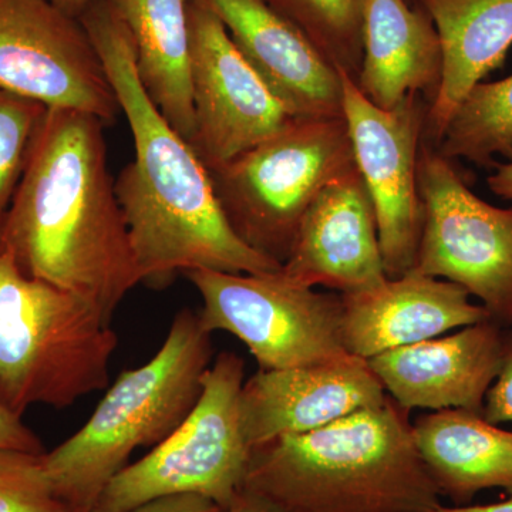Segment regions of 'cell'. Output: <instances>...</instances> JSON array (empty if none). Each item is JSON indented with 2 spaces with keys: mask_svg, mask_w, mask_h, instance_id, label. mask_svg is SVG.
<instances>
[{
  "mask_svg": "<svg viewBox=\"0 0 512 512\" xmlns=\"http://www.w3.org/2000/svg\"><path fill=\"white\" fill-rule=\"evenodd\" d=\"M128 121L134 160L114 181L141 282L190 271L272 274L282 265L248 247L222 211L208 168L165 119L138 77L133 40L110 0L79 18Z\"/></svg>",
  "mask_w": 512,
  "mask_h": 512,
  "instance_id": "cell-1",
  "label": "cell"
},
{
  "mask_svg": "<svg viewBox=\"0 0 512 512\" xmlns=\"http://www.w3.org/2000/svg\"><path fill=\"white\" fill-rule=\"evenodd\" d=\"M104 126L83 111H47L3 218L0 248L26 275L74 293L111 325L141 276L107 167Z\"/></svg>",
  "mask_w": 512,
  "mask_h": 512,
  "instance_id": "cell-2",
  "label": "cell"
},
{
  "mask_svg": "<svg viewBox=\"0 0 512 512\" xmlns=\"http://www.w3.org/2000/svg\"><path fill=\"white\" fill-rule=\"evenodd\" d=\"M409 413L387 394L380 406L259 444L244 490L285 512H434L441 497Z\"/></svg>",
  "mask_w": 512,
  "mask_h": 512,
  "instance_id": "cell-3",
  "label": "cell"
},
{
  "mask_svg": "<svg viewBox=\"0 0 512 512\" xmlns=\"http://www.w3.org/2000/svg\"><path fill=\"white\" fill-rule=\"evenodd\" d=\"M212 359L200 315L178 312L153 359L120 373L82 429L45 453L56 493L73 512H93L137 448L156 447L181 426L200 400Z\"/></svg>",
  "mask_w": 512,
  "mask_h": 512,
  "instance_id": "cell-4",
  "label": "cell"
},
{
  "mask_svg": "<svg viewBox=\"0 0 512 512\" xmlns=\"http://www.w3.org/2000/svg\"><path fill=\"white\" fill-rule=\"evenodd\" d=\"M117 343L93 305L26 275L0 248V406L62 410L106 389Z\"/></svg>",
  "mask_w": 512,
  "mask_h": 512,
  "instance_id": "cell-5",
  "label": "cell"
},
{
  "mask_svg": "<svg viewBox=\"0 0 512 512\" xmlns=\"http://www.w3.org/2000/svg\"><path fill=\"white\" fill-rule=\"evenodd\" d=\"M353 168L352 141L345 117H340L293 120L210 174L235 234L284 265L312 202Z\"/></svg>",
  "mask_w": 512,
  "mask_h": 512,
  "instance_id": "cell-6",
  "label": "cell"
},
{
  "mask_svg": "<svg viewBox=\"0 0 512 512\" xmlns=\"http://www.w3.org/2000/svg\"><path fill=\"white\" fill-rule=\"evenodd\" d=\"M245 362L215 357L192 412L146 457L107 484L93 512H124L154 498L198 494L229 508L244 490L252 448L241 423Z\"/></svg>",
  "mask_w": 512,
  "mask_h": 512,
  "instance_id": "cell-7",
  "label": "cell"
},
{
  "mask_svg": "<svg viewBox=\"0 0 512 512\" xmlns=\"http://www.w3.org/2000/svg\"><path fill=\"white\" fill-rule=\"evenodd\" d=\"M198 312L211 335L228 332L247 346L259 370L291 369L349 356L342 339V296L295 284L279 272L190 271Z\"/></svg>",
  "mask_w": 512,
  "mask_h": 512,
  "instance_id": "cell-8",
  "label": "cell"
},
{
  "mask_svg": "<svg viewBox=\"0 0 512 512\" xmlns=\"http://www.w3.org/2000/svg\"><path fill=\"white\" fill-rule=\"evenodd\" d=\"M417 175L423 231L412 271L463 286L493 322L512 326V208L477 197L424 140Z\"/></svg>",
  "mask_w": 512,
  "mask_h": 512,
  "instance_id": "cell-9",
  "label": "cell"
},
{
  "mask_svg": "<svg viewBox=\"0 0 512 512\" xmlns=\"http://www.w3.org/2000/svg\"><path fill=\"white\" fill-rule=\"evenodd\" d=\"M339 72L343 117L375 208L384 271L389 279L400 278L416 264L423 231L417 165L430 104L410 94L393 110L380 109L349 74Z\"/></svg>",
  "mask_w": 512,
  "mask_h": 512,
  "instance_id": "cell-10",
  "label": "cell"
},
{
  "mask_svg": "<svg viewBox=\"0 0 512 512\" xmlns=\"http://www.w3.org/2000/svg\"><path fill=\"white\" fill-rule=\"evenodd\" d=\"M0 89L106 124L121 111L82 22L50 0H0Z\"/></svg>",
  "mask_w": 512,
  "mask_h": 512,
  "instance_id": "cell-11",
  "label": "cell"
},
{
  "mask_svg": "<svg viewBox=\"0 0 512 512\" xmlns=\"http://www.w3.org/2000/svg\"><path fill=\"white\" fill-rule=\"evenodd\" d=\"M194 136L208 168L217 170L293 120L232 42L224 23L201 0L188 3Z\"/></svg>",
  "mask_w": 512,
  "mask_h": 512,
  "instance_id": "cell-12",
  "label": "cell"
},
{
  "mask_svg": "<svg viewBox=\"0 0 512 512\" xmlns=\"http://www.w3.org/2000/svg\"><path fill=\"white\" fill-rule=\"evenodd\" d=\"M286 113L296 120L343 117L338 67L268 0H201Z\"/></svg>",
  "mask_w": 512,
  "mask_h": 512,
  "instance_id": "cell-13",
  "label": "cell"
},
{
  "mask_svg": "<svg viewBox=\"0 0 512 512\" xmlns=\"http://www.w3.org/2000/svg\"><path fill=\"white\" fill-rule=\"evenodd\" d=\"M386 399V390L366 360L352 355L291 369L259 370L242 386V430L254 448L320 429Z\"/></svg>",
  "mask_w": 512,
  "mask_h": 512,
  "instance_id": "cell-14",
  "label": "cell"
},
{
  "mask_svg": "<svg viewBox=\"0 0 512 512\" xmlns=\"http://www.w3.org/2000/svg\"><path fill=\"white\" fill-rule=\"evenodd\" d=\"M282 274L350 295L387 281L375 208L357 168L326 185L303 217Z\"/></svg>",
  "mask_w": 512,
  "mask_h": 512,
  "instance_id": "cell-15",
  "label": "cell"
},
{
  "mask_svg": "<svg viewBox=\"0 0 512 512\" xmlns=\"http://www.w3.org/2000/svg\"><path fill=\"white\" fill-rule=\"evenodd\" d=\"M504 330L488 319L367 359L386 393L406 409L483 413L485 396L500 372Z\"/></svg>",
  "mask_w": 512,
  "mask_h": 512,
  "instance_id": "cell-16",
  "label": "cell"
},
{
  "mask_svg": "<svg viewBox=\"0 0 512 512\" xmlns=\"http://www.w3.org/2000/svg\"><path fill=\"white\" fill-rule=\"evenodd\" d=\"M340 296L343 345L365 360L491 319L463 286L414 271L372 291Z\"/></svg>",
  "mask_w": 512,
  "mask_h": 512,
  "instance_id": "cell-17",
  "label": "cell"
},
{
  "mask_svg": "<svg viewBox=\"0 0 512 512\" xmlns=\"http://www.w3.org/2000/svg\"><path fill=\"white\" fill-rule=\"evenodd\" d=\"M443 53L436 26L419 3L367 0L363 60L355 80L375 106L393 110L410 94L433 101Z\"/></svg>",
  "mask_w": 512,
  "mask_h": 512,
  "instance_id": "cell-18",
  "label": "cell"
},
{
  "mask_svg": "<svg viewBox=\"0 0 512 512\" xmlns=\"http://www.w3.org/2000/svg\"><path fill=\"white\" fill-rule=\"evenodd\" d=\"M441 43L443 70L427 111L424 141L437 147L461 101L500 69L512 46V0H417Z\"/></svg>",
  "mask_w": 512,
  "mask_h": 512,
  "instance_id": "cell-19",
  "label": "cell"
},
{
  "mask_svg": "<svg viewBox=\"0 0 512 512\" xmlns=\"http://www.w3.org/2000/svg\"><path fill=\"white\" fill-rule=\"evenodd\" d=\"M414 444L440 497L456 507L470 505L488 488L512 495V431L483 413L446 409L413 423Z\"/></svg>",
  "mask_w": 512,
  "mask_h": 512,
  "instance_id": "cell-20",
  "label": "cell"
},
{
  "mask_svg": "<svg viewBox=\"0 0 512 512\" xmlns=\"http://www.w3.org/2000/svg\"><path fill=\"white\" fill-rule=\"evenodd\" d=\"M133 40L138 77L165 119L190 143V0H110Z\"/></svg>",
  "mask_w": 512,
  "mask_h": 512,
  "instance_id": "cell-21",
  "label": "cell"
},
{
  "mask_svg": "<svg viewBox=\"0 0 512 512\" xmlns=\"http://www.w3.org/2000/svg\"><path fill=\"white\" fill-rule=\"evenodd\" d=\"M436 150L447 160L466 158L483 167H495L494 156L512 161V76L474 86Z\"/></svg>",
  "mask_w": 512,
  "mask_h": 512,
  "instance_id": "cell-22",
  "label": "cell"
},
{
  "mask_svg": "<svg viewBox=\"0 0 512 512\" xmlns=\"http://www.w3.org/2000/svg\"><path fill=\"white\" fill-rule=\"evenodd\" d=\"M292 20L330 62L357 79L363 60L367 0H268Z\"/></svg>",
  "mask_w": 512,
  "mask_h": 512,
  "instance_id": "cell-23",
  "label": "cell"
},
{
  "mask_svg": "<svg viewBox=\"0 0 512 512\" xmlns=\"http://www.w3.org/2000/svg\"><path fill=\"white\" fill-rule=\"evenodd\" d=\"M49 107L0 89V227Z\"/></svg>",
  "mask_w": 512,
  "mask_h": 512,
  "instance_id": "cell-24",
  "label": "cell"
},
{
  "mask_svg": "<svg viewBox=\"0 0 512 512\" xmlns=\"http://www.w3.org/2000/svg\"><path fill=\"white\" fill-rule=\"evenodd\" d=\"M0 512H73L56 493L45 453L0 448Z\"/></svg>",
  "mask_w": 512,
  "mask_h": 512,
  "instance_id": "cell-25",
  "label": "cell"
},
{
  "mask_svg": "<svg viewBox=\"0 0 512 512\" xmlns=\"http://www.w3.org/2000/svg\"><path fill=\"white\" fill-rule=\"evenodd\" d=\"M483 416L497 426L512 423V328L504 332L500 372L485 396Z\"/></svg>",
  "mask_w": 512,
  "mask_h": 512,
  "instance_id": "cell-26",
  "label": "cell"
},
{
  "mask_svg": "<svg viewBox=\"0 0 512 512\" xmlns=\"http://www.w3.org/2000/svg\"><path fill=\"white\" fill-rule=\"evenodd\" d=\"M124 512H228V510L202 495L177 494L154 498Z\"/></svg>",
  "mask_w": 512,
  "mask_h": 512,
  "instance_id": "cell-27",
  "label": "cell"
},
{
  "mask_svg": "<svg viewBox=\"0 0 512 512\" xmlns=\"http://www.w3.org/2000/svg\"><path fill=\"white\" fill-rule=\"evenodd\" d=\"M0 448L46 453L42 441L23 423L22 416L0 406Z\"/></svg>",
  "mask_w": 512,
  "mask_h": 512,
  "instance_id": "cell-28",
  "label": "cell"
},
{
  "mask_svg": "<svg viewBox=\"0 0 512 512\" xmlns=\"http://www.w3.org/2000/svg\"><path fill=\"white\" fill-rule=\"evenodd\" d=\"M228 512H285L272 501L261 495L242 490L234 503L229 505Z\"/></svg>",
  "mask_w": 512,
  "mask_h": 512,
  "instance_id": "cell-29",
  "label": "cell"
},
{
  "mask_svg": "<svg viewBox=\"0 0 512 512\" xmlns=\"http://www.w3.org/2000/svg\"><path fill=\"white\" fill-rule=\"evenodd\" d=\"M497 171L488 177L490 190L504 200L512 201V161L495 165Z\"/></svg>",
  "mask_w": 512,
  "mask_h": 512,
  "instance_id": "cell-30",
  "label": "cell"
},
{
  "mask_svg": "<svg viewBox=\"0 0 512 512\" xmlns=\"http://www.w3.org/2000/svg\"><path fill=\"white\" fill-rule=\"evenodd\" d=\"M434 512H512V495L507 500L500 501V503L484 504V505H463V507H446L441 504Z\"/></svg>",
  "mask_w": 512,
  "mask_h": 512,
  "instance_id": "cell-31",
  "label": "cell"
},
{
  "mask_svg": "<svg viewBox=\"0 0 512 512\" xmlns=\"http://www.w3.org/2000/svg\"><path fill=\"white\" fill-rule=\"evenodd\" d=\"M50 2L60 10H63V12H66L67 15L79 19L83 12H86L90 6L99 2V0H50Z\"/></svg>",
  "mask_w": 512,
  "mask_h": 512,
  "instance_id": "cell-32",
  "label": "cell"
}]
</instances>
